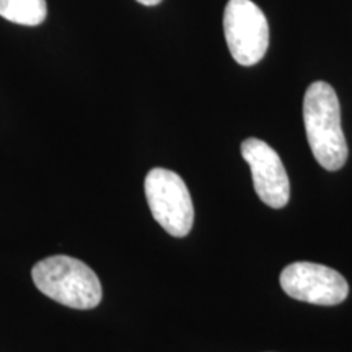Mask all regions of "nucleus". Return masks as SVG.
<instances>
[{"mask_svg":"<svg viewBox=\"0 0 352 352\" xmlns=\"http://www.w3.org/2000/svg\"><path fill=\"white\" fill-rule=\"evenodd\" d=\"M280 287L289 297L314 305H340L349 296V284L340 272L308 261L285 266L280 272Z\"/></svg>","mask_w":352,"mask_h":352,"instance_id":"obj_5","label":"nucleus"},{"mask_svg":"<svg viewBox=\"0 0 352 352\" xmlns=\"http://www.w3.org/2000/svg\"><path fill=\"white\" fill-rule=\"evenodd\" d=\"M33 283L46 297L60 305L90 310L98 307L103 289L98 276L80 259L57 254L36 263L32 271Z\"/></svg>","mask_w":352,"mask_h":352,"instance_id":"obj_2","label":"nucleus"},{"mask_svg":"<svg viewBox=\"0 0 352 352\" xmlns=\"http://www.w3.org/2000/svg\"><path fill=\"white\" fill-rule=\"evenodd\" d=\"M46 0H0V16L12 23L38 26L46 20Z\"/></svg>","mask_w":352,"mask_h":352,"instance_id":"obj_7","label":"nucleus"},{"mask_svg":"<svg viewBox=\"0 0 352 352\" xmlns=\"http://www.w3.org/2000/svg\"><path fill=\"white\" fill-rule=\"evenodd\" d=\"M223 33L228 51L240 65L258 64L270 46V25L252 0H228L223 12Z\"/></svg>","mask_w":352,"mask_h":352,"instance_id":"obj_4","label":"nucleus"},{"mask_svg":"<svg viewBox=\"0 0 352 352\" xmlns=\"http://www.w3.org/2000/svg\"><path fill=\"white\" fill-rule=\"evenodd\" d=\"M241 155L252 168L259 199L270 208L283 209L289 202L290 183L279 153L264 140L252 138L241 142Z\"/></svg>","mask_w":352,"mask_h":352,"instance_id":"obj_6","label":"nucleus"},{"mask_svg":"<svg viewBox=\"0 0 352 352\" xmlns=\"http://www.w3.org/2000/svg\"><path fill=\"white\" fill-rule=\"evenodd\" d=\"M145 197L153 219L171 236H186L195 222V206L186 183L166 168H153L145 176Z\"/></svg>","mask_w":352,"mask_h":352,"instance_id":"obj_3","label":"nucleus"},{"mask_svg":"<svg viewBox=\"0 0 352 352\" xmlns=\"http://www.w3.org/2000/svg\"><path fill=\"white\" fill-rule=\"evenodd\" d=\"M303 122L316 162L328 171L342 168L347 160V142L341 127L340 100L329 83L314 82L307 88Z\"/></svg>","mask_w":352,"mask_h":352,"instance_id":"obj_1","label":"nucleus"},{"mask_svg":"<svg viewBox=\"0 0 352 352\" xmlns=\"http://www.w3.org/2000/svg\"><path fill=\"white\" fill-rule=\"evenodd\" d=\"M135 2L142 3V6H147V7H153V6H158L162 0H135Z\"/></svg>","mask_w":352,"mask_h":352,"instance_id":"obj_8","label":"nucleus"}]
</instances>
